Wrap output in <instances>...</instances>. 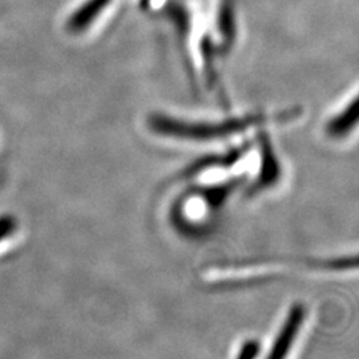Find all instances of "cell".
I'll list each match as a JSON object with an SVG mask.
<instances>
[{
    "instance_id": "obj_6",
    "label": "cell",
    "mask_w": 359,
    "mask_h": 359,
    "mask_svg": "<svg viewBox=\"0 0 359 359\" xmlns=\"http://www.w3.org/2000/svg\"><path fill=\"white\" fill-rule=\"evenodd\" d=\"M358 123V99L357 96L347 104L346 107L338 115L332 117L326 126L325 132L329 137L342 139L357 127Z\"/></svg>"
},
{
    "instance_id": "obj_5",
    "label": "cell",
    "mask_w": 359,
    "mask_h": 359,
    "mask_svg": "<svg viewBox=\"0 0 359 359\" xmlns=\"http://www.w3.org/2000/svg\"><path fill=\"white\" fill-rule=\"evenodd\" d=\"M250 151V142H246L244 145L228 151L226 154H212L206 156L200 160H196L193 164L182 169L175 180H187L196 175H200L205 170L213 169V168H228L238 163L245 154Z\"/></svg>"
},
{
    "instance_id": "obj_4",
    "label": "cell",
    "mask_w": 359,
    "mask_h": 359,
    "mask_svg": "<svg viewBox=\"0 0 359 359\" xmlns=\"http://www.w3.org/2000/svg\"><path fill=\"white\" fill-rule=\"evenodd\" d=\"M305 316H306V310L304 305L295 304L292 306L286 317V321L283 323V329L280 330L276 342L271 346L268 358H283L287 354V351L290 350L297 335L301 330V326L304 325Z\"/></svg>"
},
{
    "instance_id": "obj_3",
    "label": "cell",
    "mask_w": 359,
    "mask_h": 359,
    "mask_svg": "<svg viewBox=\"0 0 359 359\" xmlns=\"http://www.w3.org/2000/svg\"><path fill=\"white\" fill-rule=\"evenodd\" d=\"M258 147L261 152V167L255 184L248 189V196L266 191L276 185L281 177V167L266 132L258 133Z\"/></svg>"
},
{
    "instance_id": "obj_1",
    "label": "cell",
    "mask_w": 359,
    "mask_h": 359,
    "mask_svg": "<svg viewBox=\"0 0 359 359\" xmlns=\"http://www.w3.org/2000/svg\"><path fill=\"white\" fill-rule=\"evenodd\" d=\"M299 115L298 109H292L289 112H283L278 115H265V114H253L244 117H233L222 121L213 123H193L184 121L163 114H154L149 117L148 126L154 133L176 137L182 140H194V142H208L229 137L231 135L241 133L246 129L262 126L271 121H287Z\"/></svg>"
},
{
    "instance_id": "obj_7",
    "label": "cell",
    "mask_w": 359,
    "mask_h": 359,
    "mask_svg": "<svg viewBox=\"0 0 359 359\" xmlns=\"http://www.w3.org/2000/svg\"><path fill=\"white\" fill-rule=\"evenodd\" d=\"M259 353V344L257 341H246L238 353V358H255Z\"/></svg>"
},
{
    "instance_id": "obj_2",
    "label": "cell",
    "mask_w": 359,
    "mask_h": 359,
    "mask_svg": "<svg viewBox=\"0 0 359 359\" xmlns=\"http://www.w3.org/2000/svg\"><path fill=\"white\" fill-rule=\"evenodd\" d=\"M268 264H292L301 265L310 269L347 270L357 268V257H342L333 259H318V258H295V257H266V258H252L233 261L228 264H219V268H248Z\"/></svg>"
}]
</instances>
